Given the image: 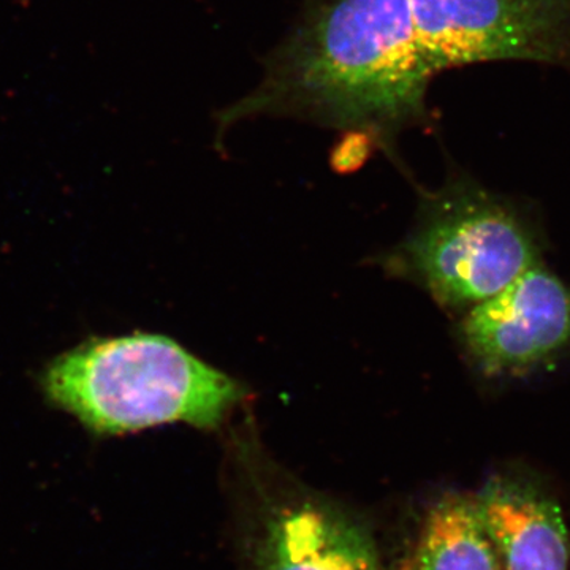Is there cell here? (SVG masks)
<instances>
[{
  "instance_id": "4",
  "label": "cell",
  "mask_w": 570,
  "mask_h": 570,
  "mask_svg": "<svg viewBox=\"0 0 570 570\" xmlns=\"http://www.w3.org/2000/svg\"><path fill=\"white\" fill-rule=\"evenodd\" d=\"M434 73L493 61L570 70V0H407Z\"/></svg>"
},
{
  "instance_id": "2",
  "label": "cell",
  "mask_w": 570,
  "mask_h": 570,
  "mask_svg": "<svg viewBox=\"0 0 570 570\" xmlns=\"http://www.w3.org/2000/svg\"><path fill=\"white\" fill-rule=\"evenodd\" d=\"M39 381L47 403L96 438L171 423L214 430L246 397L171 337L140 332L89 337L52 358Z\"/></svg>"
},
{
  "instance_id": "1",
  "label": "cell",
  "mask_w": 570,
  "mask_h": 570,
  "mask_svg": "<svg viewBox=\"0 0 570 570\" xmlns=\"http://www.w3.org/2000/svg\"><path fill=\"white\" fill-rule=\"evenodd\" d=\"M261 82L217 112L219 132L258 116L354 130L390 149L407 127L431 124L436 77L407 0H307L265 59Z\"/></svg>"
},
{
  "instance_id": "3",
  "label": "cell",
  "mask_w": 570,
  "mask_h": 570,
  "mask_svg": "<svg viewBox=\"0 0 570 570\" xmlns=\"http://www.w3.org/2000/svg\"><path fill=\"white\" fill-rule=\"evenodd\" d=\"M542 262L543 239L530 214L455 175L428 195L417 225L385 266L422 285L439 305L466 313Z\"/></svg>"
},
{
  "instance_id": "6",
  "label": "cell",
  "mask_w": 570,
  "mask_h": 570,
  "mask_svg": "<svg viewBox=\"0 0 570 570\" xmlns=\"http://www.w3.org/2000/svg\"><path fill=\"white\" fill-rule=\"evenodd\" d=\"M474 498L502 569L569 570L570 538L560 504L531 472H498Z\"/></svg>"
},
{
  "instance_id": "8",
  "label": "cell",
  "mask_w": 570,
  "mask_h": 570,
  "mask_svg": "<svg viewBox=\"0 0 570 570\" xmlns=\"http://www.w3.org/2000/svg\"><path fill=\"white\" fill-rule=\"evenodd\" d=\"M417 570H504L475 498L449 494L423 523Z\"/></svg>"
},
{
  "instance_id": "7",
  "label": "cell",
  "mask_w": 570,
  "mask_h": 570,
  "mask_svg": "<svg viewBox=\"0 0 570 570\" xmlns=\"http://www.w3.org/2000/svg\"><path fill=\"white\" fill-rule=\"evenodd\" d=\"M261 570H384L376 546L343 513L302 502L269 523Z\"/></svg>"
},
{
  "instance_id": "5",
  "label": "cell",
  "mask_w": 570,
  "mask_h": 570,
  "mask_svg": "<svg viewBox=\"0 0 570 570\" xmlns=\"http://www.w3.org/2000/svg\"><path fill=\"white\" fill-rule=\"evenodd\" d=\"M459 340L485 377H520L570 352V284L546 264L464 313Z\"/></svg>"
}]
</instances>
